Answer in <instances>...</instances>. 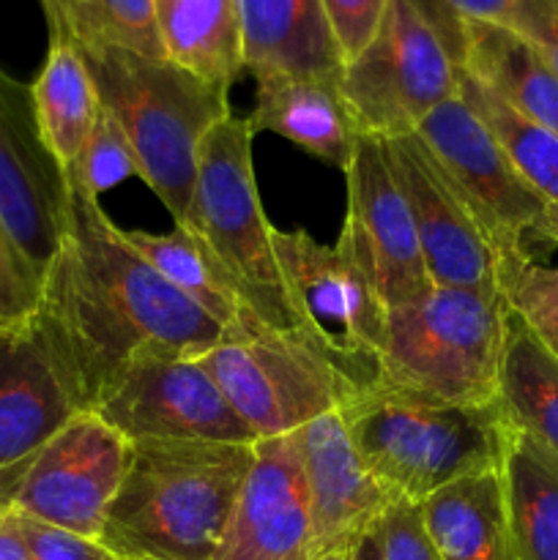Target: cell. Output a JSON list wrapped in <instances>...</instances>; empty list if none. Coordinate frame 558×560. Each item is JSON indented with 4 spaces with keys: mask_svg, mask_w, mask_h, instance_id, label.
<instances>
[{
    "mask_svg": "<svg viewBox=\"0 0 558 560\" xmlns=\"http://www.w3.org/2000/svg\"><path fill=\"white\" fill-rule=\"evenodd\" d=\"M0 560H33L14 517L0 512Z\"/></svg>",
    "mask_w": 558,
    "mask_h": 560,
    "instance_id": "74e56055",
    "label": "cell"
},
{
    "mask_svg": "<svg viewBox=\"0 0 558 560\" xmlns=\"http://www.w3.org/2000/svg\"><path fill=\"white\" fill-rule=\"evenodd\" d=\"M0 224L44 279L69 224V180L44 142L31 85L0 69Z\"/></svg>",
    "mask_w": 558,
    "mask_h": 560,
    "instance_id": "4fadbf2b",
    "label": "cell"
},
{
    "mask_svg": "<svg viewBox=\"0 0 558 560\" xmlns=\"http://www.w3.org/2000/svg\"><path fill=\"white\" fill-rule=\"evenodd\" d=\"M96 82L104 113L120 126L137 162L175 224L189 211L202 140L230 113L228 91L197 80L170 60L118 47L77 44Z\"/></svg>",
    "mask_w": 558,
    "mask_h": 560,
    "instance_id": "3957f363",
    "label": "cell"
},
{
    "mask_svg": "<svg viewBox=\"0 0 558 560\" xmlns=\"http://www.w3.org/2000/svg\"><path fill=\"white\" fill-rule=\"evenodd\" d=\"M460 63L410 0H388L375 36L342 66V93L361 131L381 140L414 135L460 93Z\"/></svg>",
    "mask_w": 558,
    "mask_h": 560,
    "instance_id": "8fae6325",
    "label": "cell"
},
{
    "mask_svg": "<svg viewBox=\"0 0 558 560\" xmlns=\"http://www.w3.org/2000/svg\"><path fill=\"white\" fill-rule=\"evenodd\" d=\"M496 282L509 310L558 359V266L507 257L496 262Z\"/></svg>",
    "mask_w": 558,
    "mask_h": 560,
    "instance_id": "f546056e",
    "label": "cell"
},
{
    "mask_svg": "<svg viewBox=\"0 0 558 560\" xmlns=\"http://www.w3.org/2000/svg\"><path fill=\"white\" fill-rule=\"evenodd\" d=\"M438 31V36L460 58V31L465 22H496L509 25L520 0H410ZM460 63V60H457Z\"/></svg>",
    "mask_w": 558,
    "mask_h": 560,
    "instance_id": "d6a6232c",
    "label": "cell"
},
{
    "mask_svg": "<svg viewBox=\"0 0 558 560\" xmlns=\"http://www.w3.org/2000/svg\"><path fill=\"white\" fill-rule=\"evenodd\" d=\"M131 175H137L135 153H131L120 126L102 107L96 129L88 137L74 167L66 173V180L98 200V195L115 189V186L124 184Z\"/></svg>",
    "mask_w": 558,
    "mask_h": 560,
    "instance_id": "4dcf8cb0",
    "label": "cell"
},
{
    "mask_svg": "<svg viewBox=\"0 0 558 560\" xmlns=\"http://www.w3.org/2000/svg\"><path fill=\"white\" fill-rule=\"evenodd\" d=\"M255 443L135 441L98 541L126 560H219Z\"/></svg>",
    "mask_w": 558,
    "mask_h": 560,
    "instance_id": "7a4b0ae2",
    "label": "cell"
},
{
    "mask_svg": "<svg viewBox=\"0 0 558 560\" xmlns=\"http://www.w3.org/2000/svg\"><path fill=\"white\" fill-rule=\"evenodd\" d=\"M11 517H14L33 560H126L115 556L98 539H88V536L38 523V520L20 517V514H11Z\"/></svg>",
    "mask_w": 558,
    "mask_h": 560,
    "instance_id": "e575fe53",
    "label": "cell"
},
{
    "mask_svg": "<svg viewBox=\"0 0 558 560\" xmlns=\"http://www.w3.org/2000/svg\"><path fill=\"white\" fill-rule=\"evenodd\" d=\"M55 3H58L60 31H58V36H53V38H69V20H71V14H74L77 5H80L82 0H55Z\"/></svg>",
    "mask_w": 558,
    "mask_h": 560,
    "instance_id": "f35d334b",
    "label": "cell"
},
{
    "mask_svg": "<svg viewBox=\"0 0 558 560\" xmlns=\"http://www.w3.org/2000/svg\"><path fill=\"white\" fill-rule=\"evenodd\" d=\"M131 457V441L91 410L0 468V512L98 539Z\"/></svg>",
    "mask_w": 558,
    "mask_h": 560,
    "instance_id": "9c48e42d",
    "label": "cell"
},
{
    "mask_svg": "<svg viewBox=\"0 0 558 560\" xmlns=\"http://www.w3.org/2000/svg\"><path fill=\"white\" fill-rule=\"evenodd\" d=\"M295 435L310 487L312 539L306 558L353 552L397 501L364 468L339 410L310 421Z\"/></svg>",
    "mask_w": 558,
    "mask_h": 560,
    "instance_id": "e0dca14e",
    "label": "cell"
},
{
    "mask_svg": "<svg viewBox=\"0 0 558 560\" xmlns=\"http://www.w3.org/2000/svg\"><path fill=\"white\" fill-rule=\"evenodd\" d=\"M91 413L126 441L257 443L197 359L137 353L98 392Z\"/></svg>",
    "mask_w": 558,
    "mask_h": 560,
    "instance_id": "7c38bea8",
    "label": "cell"
},
{
    "mask_svg": "<svg viewBox=\"0 0 558 560\" xmlns=\"http://www.w3.org/2000/svg\"><path fill=\"white\" fill-rule=\"evenodd\" d=\"M244 36L246 71L263 74H342L321 0H233Z\"/></svg>",
    "mask_w": 558,
    "mask_h": 560,
    "instance_id": "ffe728a7",
    "label": "cell"
},
{
    "mask_svg": "<svg viewBox=\"0 0 558 560\" xmlns=\"http://www.w3.org/2000/svg\"><path fill=\"white\" fill-rule=\"evenodd\" d=\"M383 151L408 200L430 282L438 288L498 290L492 246L438 167L430 148L414 131L383 140Z\"/></svg>",
    "mask_w": 558,
    "mask_h": 560,
    "instance_id": "9a60e30c",
    "label": "cell"
},
{
    "mask_svg": "<svg viewBox=\"0 0 558 560\" xmlns=\"http://www.w3.org/2000/svg\"><path fill=\"white\" fill-rule=\"evenodd\" d=\"M77 408L137 353L200 359L224 328L137 255L96 197L69 184V224L42 279L33 315Z\"/></svg>",
    "mask_w": 558,
    "mask_h": 560,
    "instance_id": "6da1fadb",
    "label": "cell"
},
{
    "mask_svg": "<svg viewBox=\"0 0 558 560\" xmlns=\"http://www.w3.org/2000/svg\"><path fill=\"white\" fill-rule=\"evenodd\" d=\"M370 534L381 560H438L416 503L397 501Z\"/></svg>",
    "mask_w": 558,
    "mask_h": 560,
    "instance_id": "836d02e7",
    "label": "cell"
},
{
    "mask_svg": "<svg viewBox=\"0 0 558 560\" xmlns=\"http://www.w3.org/2000/svg\"><path fill=\"white\" fill-rule=\"evenodd\" d=\"M498 476L520 560H558V454L509 421Z\"/></svg>",
    "mask_w": 558,
    "mask_h": 560,
    "instance_id": "603a6c76",
    "label": "cell"
},
{
    "mask_svg": "<svg viewBox=\"0 0 558 560\" xmlns=\"http://www.w3.org/2000/svg\"><path fill=\"white\" fill-rule=\"evenodd\" d=\"M419 509L438 560H520L498 468L452 481Z\"/></svg>",
    "mask_w": 558,
    "mask_h": 560,
    "instance_id": "7402d4cb",
    "label": "cell"
},
{
    "mask_svg": "<svg viewBox=\"0 0 558 560\" xmlns=\"http://www.w3.org/2000/svg\"><path fill=\"white\" fill-rule=\"evenodd\" d=\"M164 60L230 91L246 71L244 36L233 0H156Z\"/></svg>",
    "mask_w": 558,
    "mask_h": 560,
    "instance_id": "cb8c5ba5",
    "label": "cell"
},
{
    "mask_svg": "<svg viewBox=\"0 0 558 560\" xmlns=\"http://www.w3.org/2000/svg\"><path fill=\"white\" fill-rule=\"evenodd\" d=\"M350 560H381L377 558V547H375V539H372V534H367V539L359 541V547H356L353 558Z\"/></svg>",
    "mask_w": 558,
    "mask_h": 560,
    "instance_id": "60d3db41",
    "label": "cell"
},
{
    "mask_svg": "<svg viewBox=\"0 0 558 560\" xmlns=\"http://www.w3.org/2000/svg\"><path fill=\"white\" fill-rule=\"evenodd\" d=\"M339 416L372 479L416 506L452 481L496 470L509 424L498 399L452 405L383 383L348 399Z\"/></svg>",
    "mask_w": 558,
    "mask_h": 560,
    "instance_id": "277c9868",
    "label": "cell"
},
{
    "mask_svg": "<svg viewBox=\"0 0 558 560\" xmlns=\"http://www.w3.org/2000/svg\"><path fill=\"white\" fill-rule=\"evenodd\" d=\"M457 60L460 69L514 113L558 135V77L518 31L496 22H465Z\"/></svg>",
    "mask_w": 558,
    "mask_h": 560,
    "instance_id": "44dd1931",
    "label": "cell"
},
{
    "mask_svg": "<svg viewBox=\"0 0 558 560\" xmlns=\"http://www.w3.org/2000/svg\"><path fill=\"white\" fill-rule=\"evenodd\" d=\"M124 238L181 295L200 306L222 328L239 326L241 317L249 312L228 271L219 266V260L206 249V244L195 238L186 228L175 224V230H170V233L124 230Z\"/></svg>",
    "mask_w": 558,
    "mask_h": 560,
    "instance_id": "4316f807",
    "label": "cell"
},
{
    "mask_svg": "<svg viewBox=\"0 0 558 560\" xmlns=\"http://www.w3.org/2000/svg\"><path fill=\"white\" fill-rule=\"evenodd\" d=\"M353 552H332V556H321V558H312V560H350Z\"/></svg>",
    "mask_w": 558,
    "mask_h": 560,
    "instance_id": "b9f144b4",
    "label": "cell"
},
{
    "mask_svg": "<svg viewBox=\"0 0 558 560\" xmlns=\"http://www.w3.org/2000/svg\"><path fill=\"white\" fill-rule=\"evenodd\" d=\"M44 9V16H47V27H49V38L58 36L60 31V16H58V3L55 0H38Z\"/></svg>",
    "mask_w": 558,
    "mask_h": 560,
    "instance_id": "ab89813d",
    "label": "cell"
},
{
    "mask_svg": "<svg viewBox=\"0 0 558 560\" xmlns=\"http://www.w3.org/2000/svg\"><path fill=\"white\" fill-rule=\"evenodd\" d=\"M507 27L518 31L558 77V0H520Z\"/></svg>",
    "mask_w": 558,
    "mask_h": 560,
    "instance_id": "8d00e7d4",
    "label": "cell"
},
{
    "mask_svg": "<svg viewBox=\"0 0 558 560\" xmlns=\"http://www.w3.org/2000/svg\"><path fill=\"white\" fill-rule=\"evenodd\" d=\"M468 206L498 260L531 255V244H558V224L496 140L485 120L454 96L432 109L416 129Z\"/></svg>",
    "mask_w": 558,
    "mask_h": 560,
    "instance_id": "30bf717a",
    "label": "cell"
},
{
    "mask_svg": "<svg viewBox=\"0 0 558 560\" xmlns=\"http://www.w3.org/2000/svg\"><path fill=\"white\" fill-rule=\"evenodd\" d=\"M342 60H353L370 44L388 9V0H321Z\"/></svg>",
    "mask_w": 558,
    "mask_h": 560,
    "instance_id": "d590c367",
    "label": "cell"
},
{
    "mask_svg": "<svg viewBox=\"0 0 558 560\" xmlns=\"http://www.w3.org/2000/svg\"><path fill=\"white\" fill-rule=\"evenodd\" d=\"M42 301V279L0 224V331L33 320Z\"/></svg>",
    "mask_w": 558,
    "mask_h": 560,
    "instance_id": "1f68e13d",
    "label": "cell"
},
{
    "mask_svg": "<svg viewBox=\"0 0 558 560\" xmlns=\"http://www.w3.org/2000/svg\"><path fill=\"white\" fill-rule=\"evenodd\" d=\"M38 129L55 162L69 173L102 115L96 82L71 38H49V52L31 85Z\"/></svg>",
    "mask_w": 558,
    "mask_h": 560,
    "instance_id": "d4e9b609",
    "label": "cell"
},
{
    "mask_svg": "<svg viewBox=\"0 0 558 560\" xmlns=\"http://www.w3.org/2000/svg\"><path fill=\"white\" fill-rule=\"evenodd\" d=\"M80 413L36 326L0 331V468L42 446Z\"/></svg>",
    "mask_w": 558,
    "mask_h": 560,
    "instance_id": "ac0fdd59",
    "label": "cell"
},
{
    "mask_svg": "<svg viewBox=\"0 0 558 560\" xmlns=\"http://www.w3.org/2000/svg\"><path fill=\"white\" fill-rule=\"evenodd\" d=\"M255 129L228 115L202 140L189 211L178 228L206 244L239 288L246 310L266 326L295 331L293 310L274 252V224L263 211L252 164Z\"/></svg>",
    "mask_w": 558,
    "mask_h": 560,
    "instance_id": "8992f818",
    "label": "cell"
},
{
    "mask_svg": "<svg viewBox=\"0 0 558 560\" xmlns=\"http://www.w3.org/2000/svg\"><path fill=\"white\" fill-rule=\"evenodd\" d=\"M507 312L501 290L430 284L388 310L381 383L438 402H496Z\"/></svg>",
    "mask_w": 558,
    "mask_h": 560,
    "instance_id": "5b68a950",
    "label": "cell"
},
{
    "mask_svg": "<svg viewBox=\"0 0 558 560\" xmlns=\"http://www.w3.org/2000/svg\"><path fill=\"white\" fill-rule=\"evenodd\" d=\"M457 85L465 104L485 120L525 184L536 191L558 224V135L514 113L503 98L474 80L468 71H457Z\"/></svg>",
    "mask_w": 558,
    "mask_h": 560,
    "instance_id": "83f0119b",
    "label": "cell"
},
{
    "mask_svg": "<svg viewBox=\"0 0 558 560\" xmlns=\"http://www.w3.org/2000/svg\"><path fill=\"white\" fill-rule=\"evenodd\" d=\"M274 252L295 334L356 394L381 383L388 306L348 246H326L306 230L274 228Z\"/></svg>",
    "mask_w": 558,
    "mask_h": 560,
    "instance_id": "52a82bcc",
    "label": "cell"
},
{
    "mask_svg": "<svg viewBox=\"0 0 558 560\" xmlns=\"http://www.w3.org/2000/svg\"><path fill=\"white\" fill-rule=\"evenodd\" d=\"M312 512L299 435L263 438L219 560H310Z\"/></svg>",
    "mask_w": 558,
    "mask_h": 560,
    "instance_id": "2e32d148",
    "label": "cell"
},
{
    "mask_svg": "<svg viewBox=\"0 0 558 560\" xmlns=\"http://www.w3.org/2000/svg\"><path fill=\"white\" fill-rule=\"evenodd\" d=\"M498 405L514 427L558 454V359L512 310L498 370Z\"/></svg>",
    "mask_w": 558,
    "mask_h": 560,
    "instance_id": "484cf974",
    "label": "cell"
},
{
    "mask_svg": "<svg viewBox=\"0 0 558 560\" xmlns=\"http://www.w3.org/2000/svg\"><path fill=\"white\" fill-rule=\"evenodd\" d=\"M197 361L257 441L293 435L353 399L299 334L266 326L252 312Z\"/></svg>",
    "mask_w": 558,
    "mask_h": 560,
    "instance_id": "ba28073f",
    "label": "cell"
},
{
    "mask_svg": "<svg viewBox=\"0 0 558 560\" xmlns=\"http://www.w3.org/2000/svg\"><path fill=\"white\" fill-rule=\"evenodd\" d=\"M348 213L339 241L372 279L388 310L408 304L430 288L408 200L392 173L383 140L361 135L350 167Z\"/></svg>",
    "mask_w": 558,
    "mask_h": 560,
    "instance_id": "5bb4252c",
    "label": "cell"
},
{
    "mask_svg": "<svg viewBox=\"0 0 558 560\" xmlns=\"http://www.w3.org/2000/svg\"><path fill=\"white\" fill-rule=\"evenodd\" d=\"M255 109L246 120L304 148L328 167L348 170L356 142L364 135L342 93V74H263Z\"/></svg>",
    "mask_w": 558,
    "mask_h": 560,
    "instance_id": "d6986e66",
    "label": "cell"
},
{
    "mask_svg": "<svg viewBox=\"0 0 558 560\" xmlns=\"http://www.w3.org/2000/svg\"><path fill=\"white\" fill-rule=\"evenodd\" d=\"M69 38L164 60L156 0H82L69 20Z\"/></svg>",
    "mask_w": 558,
    "mask_h": 560,
    "instance_id": "f1b7e54d",
    "label": "cell"
}]
</instances>
